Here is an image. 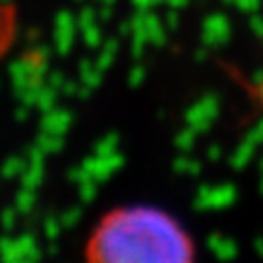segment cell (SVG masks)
<instances>
[{
    "label": "cell",
    "mask_w": 263,
    "mask_h": 263,
    "mask_svg": "<svg viewBox=\"0 0 263 263\" xmlns=\"http://www.w3.org/2000/svg\"><path fill=\"white\" fill-rule=\"evenodd\" d=\"M89 259L122 263H184L195 257L178 220L152 205H130L108 214L89 240Z\"/></svg>",
    "instance_id": "1"
},
{
    "label": "cell",
    "mask_w": 263,
    "mask_h": 263,
    "mask_svg": "<svg viewBox=\"0 0 263 263\" xmlns=\"http://www.w3.org/2000/svg\"><path fill=\"white\" fill-rule=\"evenodd\" d=\"M48 73H50V60L35 58L31 52L21 56V58H15L9 64V77H11L15 96L29 89V87L46 83Z\"/></svg>",
    "instance_id": "2"
},
{
    "label": "cell",
    "mask_w": 263,
    "mask_h": 263,
    "mask_svg": "<svg viewBox=\"0 0 263 263\" xmlns=\"http://www.w3.org/2000/svg\"><path fill=\"white\" fill-rule=\"evenodd\" d=\"M238 199V191L234 184L230 182H222V184H201L197 189V195L193 199V210L195 212H224L228 208L234 205V201Z\"/></svg>",
    "instance_id": "3"
},
{
    "label": "cell",
    "mask_w": 263,
    "mask_h": 263,
    "mask_svg": "<svg viewBox=\"0 0 263 263\" xmlns=\"http://www.w3.org/2000/svg\"><path fill=\"white\" fill-rule=\"evenodd\" d=\"M220 98L216 93H205L201 100L193 102L186 112H184V120L186 126H191L195 133H205L212 128V124L216 122V118L220 116Z\"/></svg>",
    "instance_id": "4"
},
{
    "label": "cell",
    "mask_w": 263,
    "mask_h": 263,
    "mask_svg": "<svg viewBox=\"0 0 263 263\" xmlns=\"http://www.w3.org/2000/svg\"><path fill=\"white\" fill-rule=\"evenodd\" d=\"M126 158L120 154V152H114L110 156H100V154H93V156H87L83 162H81V168L87 172L89 178H93L96 182H106L110 180L122 166H124Z\"/></svg>",
    "instance_id": "5"
},
{
    "label": "cell",
    "mask_w": 263,
    "mask_h": 263,
    "mask_svg": "<svg viewBox=\"0 0 263 263\" xmlns=\"http://www.w3.org/2000/svg\"><path fill=\"white\" fill-rule=\"evenodd\" d=\"M230 35H232V25H230V19L222 13H212L203 19V25H201V42L203 46H208L210 50H216L224 44L230 42Z\"/></svg>",
    "instance_id": "6"
},
{
    "label": "cell",
    "mask_w": 263,
    "mask_h": 263,
    "mask_svg": "<svg viewBox=\"0 0 263 263\" xmlns=\"http://www.w3.org/2000/svg\"><path fill=\"white\" fill-rule=\"evenodd\" d=\"M77 17L69 11H60L54 19V50L64 56L69 54L73 44H75V37H77Z\"/></svg>",
    "instance_id": "7"
},
{
    "label": "cell",
    "mask_w": 263,
    "mask_h": 263,
    "mask_svg": "<svg viewBox=\"0 0 263 263\" xmlns=\"http://www.w3.org/2000/svg\"><path fill=\"white\" fill-rule=\"evenodd\" d=\"M25 160H27V164H25V170L21 174V186L37 191L40 184L44 182V176H46V154L33 143L31 147H27Z\"/></svg>",
    "instance_id": "8"
},
{
    "label": "cell",
    "mask_w": 263,
    "mask_h": 263,
    "mask_svg": "<svg viewBox=\"0 0 263 263\" xmlns=\"http://www.w3.org/2000/svg\"><path fill=\"white\" fill-rule=\"evenodd\" d=\"M73 124V114L64 108H52L48 112H42V120H40V128L52 135H60L64 137L69 133V128Z\"/></svg>",
    "instance_id": "9"
},
{
    "label": "cell",
    "mask_w": 263,
    "mask_h": 263,
    "mask_svg": "<svg viewBox=\"0 0 263 263\" xmlns=\"http://www.w3.org/2000/svg\"><path fill=\"white\" fill-rule=\"evenodd\" d=\"M205 247H208V249L212 251V255H214L216 259H220V261H232V259H236V255H238V245H236L230 236H224V234H220V232L210 234L208 240H205Z\"/></svg>",
    "instance_id": "10"
},
{
    "label": "cell",
    "mask_w": 263,
    "mask_h": 263,
    "mask_svg": "<svg viewBox=\"0 0 263 263\" xmlns=\"http://www.w3.org/2000/svg\"><path fill=\"white\" fill-rule=\"evenodd\" d=\"M17 242V263H37L44 257V251L33 234H21L15 238Z\"/></svg>",
    "instance_id": "11"
},
{
    "label": "cell",
    "mask_w": 263,
    "mask_h": 263,
    "mask_svg": "<svg viewBox=\"0 0 263 263\" xmlns=\"http://www.w3.org/2000/svg\"><path fill=\"white\" fill-rule=\"evenodd\" d=\"M145 31H147V40L152 46L156 48H164L168 42V27L164 23V19H160L156 13L145 11Z\"/></svg>",
    "instance_id": "12"
},
{
    "label": "cell",
    "mask_w": 263,
    "mask_h": 263,
    "mask_svg": "<svg viewBox=\"0 0 263 263\" xmlns=\"http://www.w3.org/2000/svg\"><path fill=\"white\" fill-rule=\"evenodd\" d=\"M102 77H104V71L98 69L96 60H87L83 58L79 62V81L91 89H98L102 85Z\"/></svg>",
    "instance_id": "13"
},
{
    "label": "cell",
    "mask_w": 263,
    "mask_h": 263,
    "mask_svg": "<svg viewBox=\"0 0 263 263\" xmlns=\"http://www.w3.org/2000/svg\"><path fill=\"white\" fill-rule=\"evenodd\" d=\"M255 152H257V145H253L249 139H242L236 145V149L232 152V156H230L232 170H245L251 164V160L255 158Z\"/></svg>",
    "instance_id": "14"
},
{
    "label": "cell",
    "mask_w": 263,
    "mask_h": 263,
    "mask_svg": "<svg viewBox=\"0 0 263 263\" xmlns=\"http://www.w3.org/2000/svg\"><path fill=\"white\" fill-rule=\"evenodd\" d=\"M118 56V40L116 37H110L106 40L102 46H100V52H98V58H96V64H98V69L100 71H108L112 69V64Z\"/></svg>",
    "instance_id": "15"
},
{
    "label": "cell",
    "mask_w": 263,
    "mask_h": 263,
    "mask_svg": "<svg viewBox=\"0 0 263 263\" xmlns=\"http://www.w3.org/2000/svg\"><path fill=\"white\" fill-rule=\"evenodd\" d=\"M35 145H37L46 156H50V154L62 152L64 139H62L60 135H52V133H46V130H42V133L37 135V139H35Z\"/></svg>",
    "instance_id": "16"
},
{
    "label": "cell",
    "mask_w": 263,
    "mask_h": 263,
    "mask_svg": "<svg viewBox=\"0 0 263 263\" xmlns=\"http://www.w3.org/2000/svg\"><path fill=\"white\" fill-rule=\"evenodd\" d=\"M37 203V195L33 189H27V186H21V191L17 193L15 197V208L19 214H31L33 208Z\"/></svg>",
    "instance_id": "17"
},
{
    "label": "cell",
    "mask_w": 263,
    "mask_h": 263,
    "mask_svg": "<svg viewBox=\"0 0 263 263\" xmlns=\"http://www.w3.org/2000/svg\"><path fill=\"white\" fill-rule=\"evenodd\" d=\"M172 168H174V172H178V174H201V170H203V164L199 162V160H193V158H189L186 154H182V156H178V158H174V162H172Z\"/></svg>",
    "instance_id": "18"
},
{
    "label": "cell",
    "mask_w": 263,
    "mask_h": 263,
    "mask_svg": "<svg viewBox=\"0 0 263 263\" xmlns=\"http://www.w3.org/2000/svg\"><path fill=\"white\" fill-rule=\"evenodd\" d=\"M25 164H27L25 158H21V156H11V158L5 160L3 168H0V174H3L7 180H11V178H21V174H23V170H25Z\"/></svg>",
    "instance_id": "19"
},
{
    "label": "cell",
    "mask_w": 263,
    "mask_h": 263,
    "mask_svg": "<svg viewBox=\"0 0 263 263\" xmlns=\"http://www.w3.org/2000/svg\"><path fill=\"white\" fill-rule=\"evenodd\" d=\"M81 40L83 44L89 48V50H100V46L104 44V33H102V27L98 23H91L87 27L81 29Z\"/></svg>",
    "instance_id": "20"
},
{
    "label": "cell",
    "mask_w": 263,
    "mask_h": 263,
    "mask_svg": "<svg viewBox=\"0 0 263 263\" xmlns=\"http://www.w3.org/2000/svg\"><path fill=\"white\" fill-rule=\"evenodd\" d=\"M118 143H120V137L118 133H106L104 137H100L93 145V154H100V156H110L114 152H118Z\"/></svg>",
    "instance_id": "21"
},
{
    "label": "cell",
    "mask_w": 263,
    "mask_h": 263,
    "mask_svg": "<svg viewBox=\"0 0 263 263\" xmlns=\"http://www.w3.org/2000/svg\"><path fill=\"white\" fill-rule=\"evenodd\" d=\"M197 135H199V133H195V130H193L191 126H186V128L178 130V133H176V137H174V147H176L178 152H182V154L191 152V149L195 147Z\"/></svg>",
    "instance_id": "22"
},
{
    "label": "cell",
    "mask_w": 263,
    "mask_h": 263,
    "mask_svg": "<svg viewBox=\"0 0 263 263\" xmlns=\"http://www.w3.org/2000/svg\"><path fill=\"white\" fill-rule=\"evenodd\" d=\"M56 96H58V91H56L54 87H50L48 83H44V87H42V91H40V96H37L35 108H37L40 112H48V110L56 108Z\"/></svg>",
    "instance_id": "23"
},
{
    "label": "cell",
    "mask_w": 263,
    "mask_h": 263,
    "mask_svg": "<svg viewBox=\"0 0 263 263\" xmlns=\"http://www.w3.org/2000/svg\"><path fill=\"white\" fill-rule=\"evenodd\" d=\"M0 259L5 263H17V242L11 234L0 238Z\"/></svg>",
    "instance_id": "24"
},
{
    "label": "cell",
    "mask_w": 263,
    "mask_h": 263,
    "mask_svg": "<svg viewBox=\"0 0 263 263\" xmlns=\"http://www.w3.org/2000/svg\"><path fill=\"white\" fill-rule=\"evenodd\" d=\"M42 226H44V234H46L48 240H56L64 230V226L60 222V216H46Z\"/></svg>",
    "instance_id": "25"
},
{
    "label": "cell",
    "mask_w": 263,
    "mask_h": 263,
    "mask_svg": "<svg viewBox=\"0 0 263 263\" xmlns=\"http://www.w3.org/2000/svg\"><path fill=\"white\" fill-rule=\"evenodd\" d=\"M98 184L93 178H87L83 182L77 184V191H79V197H81V201L83 203H93L96 201V197H98Z\"/></svg>",
    "instance_id": "26"
},
{
    "label": "cell",
    "mask_w": 263,
    "mask_h": 263,
    "mask_svg": "<svg viewBox=\"0 0 263 263\" xmlns=\"http://www.w3.org/2000/svg\"><path fill=\"white\" fill-rule=\"evenodd\" d=\"M81 220H83V210H81V208H69V210H64V212L60 214V222H62L64 230L75 228Z\"/></svg>",
    "instance_id": "27"
},
{
    "label": "cell",
    "mask_w": 263,
    "mask_h": 263,
    "mask_svg": "<svg viewBox=\"0 0 263 263\" xmlns=\"http://www.w3.org/2000/svg\"><path fill=\"white\" fill-rule=\"evenodd\" d=\"M145 77H147V71H145L143 64H133L130 71H128V85L137 89L145 83Z\"/></svg>",
    "instance_id": "28"
},
{
    "label": "cell",
    "mask_w": 263,
    "mask_h": 263,
    "mask_svg": "<svg viewBox=\"0 0 263 263\" xmlns=\"http://www.w3.org/2000/svg\"><path fill=\"white\" fill-rule=\"evenodd\" d=\"M91 23H98V11H96V9H91V7H83V9L79 11V15H77L79 31H81L83 27L91 25Z\"/></svg>",
    "instance_id": "29"
},
{
    "label": "cell",
    "mask_w": 263,
    "mask_h": 263,
    "mask_svg": "<svg viewBox=\"0 0 263 263\" xmlns=\"http://www.w3.org/2000/svg\"><path fill=\"white\" fill-rule=\"evenodd\" d=\"M17 216H19L17 208H7V210H3V214H0V226H3L7 232H11V230L17 226Z\"/></svg>",
    "instance_id": "30"
},
{
    "label": "cell",
    "mask_w": 263,
    "mask_h": 263,
    "mask_svg": "<svg viewBox=\"0 0 263 263\" xmlns=\"http://www.w3.org/2000/svg\"><path fill=\"white\" fill-rule=\"evenodd\" d=\"M245 139H249L253 145H263V118H259L249 130H247V135H245Z\"/></svg>",
    "instance_id": "31"
},
{
    "label": "cell",
    "mask_w": 263,
    "mask_h": 263,
    "mask_svg": "<svg viewBox=\"0 0 263 263\" xmlns=\"http://www.w3.org/2000/svg\"><path fill=\"white\" fill-rule=\"evenodd\" d=\"M261 5H263V0H236V3H234V7H236L240 13H245V15L259 13Z\"/></svg>",
    "instance_id": "32"
},
{
    "label": "cell",
    "mask_w": 263,
    "mask_h": 263,
    "mask_svg": "<svg viewBox=\"0 0 263 263\" xmlns=\"http://www.w3.org/2000/svg\"><path fill=\"white\" fill-rule=\"evenodd\" d=\"M249 29L253 31L255 37H261L263 40V17L259 13H253L249 17Z\"/></svg>",
    "instance_id": "33"
},
{
    "label": "cell",
    "mask_w": 263,
    "mask_h": 263,
    "mask_svg": "<svg viewBox=\"0 0 263 263\" xmlns=\"http://www.w3.org/2000/svg\"><path fill=\"white\" fill-rule=\"evenodd\" d=\"M64 81H67V77H64L62 73H58V71H50V73H48V77H46V83H48L50 87H54L56 91H60V89H62Z\"/></svg>",
    "instance_id": "34"
},
{
    "label": "cell",
    "mask_w": 263,
    "mask_h": 263,
    "mask_svg": "<svg viewBox=\"0 0 263 263\" xmlns=\"http://www.w3.org/2000/svg\"><path fill=\"white\" fill-rule=\"evenodd\" d=\"M137 11H152L158 5H164V0H130Z\"/></svg>",
    "instance_id": "35"
},
{
    "label": "cell",
    "mask_w": 263,
    "mask_h": 263,
    "mask_svg": "<svg viewBox=\"0 0 263 263\" xmlns=\"http://www.w3.org/2000/svg\"><path fill=\"white\" fill-rule=\"evenodd\" d=\"M89 176H87V172L81 168V166H75V168H71L69 170V180L73 182V184H79V182H83V180H87Z\"/></svg>",
    "instance_id": "36"
},
{
    "label": "cell",
    "mask_w": 263,
    "mask_h": 263,
    "mask_svg": "<svg viewBox=\"0 0 263 263\" xmlns=\"http://www.w3.org/2000/svg\"><path fill=\"white\" fill-rule=\"evenodd\" d=\"M79 85H81V83H77V81H73V79H67V81H64V85H62V89H60V93H64L67 98H77Z\"/></svg>",
    "instance_id": "37"
},
{
    "label": "cell",
    "mask_w": 263,
    "mask_h": 263,
    "mask_svg": "<svg viewBox=\"0 0 263 263\" xmlns=\"http://www.w3.org/2000/svg\"><path fill=\"white\" fill-rule=\"evenodd\" d=\"M164 23H166V27H168V29H176V27L180 25L178 11H176V9H170V11H168V15L164 17Z\"/></svg>",
    "instance_id": "38"
},
{
    "label": "cell",
    "mask_w": 263,
    "mask_h": 263,
    "mask_svg": "<svg viewBox=\"0 0 263 263\" xmlns=\"http://www.w3.org/2000/svg\"><path fill=\"white\" fill-rule=\"evenodd\" d=\"M112 17H114V9H112V5H102V9L98 11V21L108 23V21H112Z\"/></svg>",
    "instance_id": "39"
},
{
    "label": "cell",
    "mask_w": 263,
    "mask_h": 263,
    "mask_svg": "<svg viewBox=\"0 0 263 263\" xmlns=\"http://www.w3.org/2000/svg\"><path fill=\"white\" fill-rule=\"evenodd\" d=\"M31 54H33L35 58L50 60V48H48V46H35V48H31Z\"/></svg>",
    "instance_id": "40"
},
{
    "label": "cell",
    "mask_w": 263,
    "mask_h": 263,
    "mask_svg": "<svg viewBox=\"0 0 263 263\" xmlns=\"http://www.w3.org/2000/svg\"><path fill=\"white\" fill-rule=\"evenodd\" d=\"M205 156L210 158V162H218L222 158V147L220 145H210L208 152H205Z\"/></svg>",
    "instance_id": "41"
},
{
    "label": "cell",
    "mask_w": 263,
    "mask_h": 263,
    "mask_svg": "<svg viewBox=\"0 0 263 263\" xmlns=\"http://www.w3.org/2000/svg\"><path fill=\"white\" fill-rule=\"evenodd\" d=\"M251 85H253L255 89L263 87V69H259V71H255V73L251 75Z\"/></svg>",
    "instance_id": "42"
},
{
    "label": "cell",
    "mask_w": 263,
    "mask_h": 263,
    "mask_svg": "<svg viewBox=\"0 0 263 263\" xmlns=\"http://www.w3.org/2000/svg\"><path fill=\"white\" fill-rule=\"evenodd\" d=\"M15 118H17L19 122H23V120H27V118H29V106H25V104H21V106L17 108V112H15Z\"/></svg>",
    "instance_id": "43"
},
{
    "label": "cell",
    "mask_w": 263,
    "mask_h": 263,
    "mask_svg": "<svg viewBox=\"0 0 263 263\" xmlns=\"http://www.w3.org/2000/svg\"><path fill=\"white\" fill-rule=\"evenodd\" d=\"M118 37H130V21H120V25H118Z\"/></svg>",
    "instance_id": "44"
},
{
    "label": "cell",
    "mask_w": 263,
    "mask_h": 263,
    "mask_svg": "<svg viewBox=\"0 0 263 263\" xmlns=\"http://www.w3.org/2000/svg\"><path fill=\"white\" fill-rule=\"evenodd\" d=\"M164 5H168L170 9L180 11V9H184V7L189 5V0H164Z\"/></svg>",
    "instance_id": "45"
},
{
    "label": "cell",
    "mask_w": 263,
    "mask_h": 263,
    "mask_svg": "<svg viewBox=\"0 0 263 263\" xmlns=\"http://www.w3.org/2000/svg\"><path fill=\"white\" fill-rule=\"evenodd\" d=\"M208 52H210V48H208V46H201L199 50L195 52V60H197V62H203L205 56H208Z\"/></svg>",
    "instance_id": "46"
},
{
    "label": "cell",
    "mask_w": 263,
    "mask_h": 263,
    "mask_svg": "<svg viewBox=\"0 0 263 263\" xmlns=\"http://www.w3.org/2000/svg\"><path fill=\"white\" fill-rule=\"evenodd\" d=\"M253 249H255V253H257V255H261V257H263V238H255Z\"/></svg>",
    "instance_id": "47"
},
{
    "label": "cell",
    "mask_w": 263,
    "mask_h": 263,
    "mask_svg": "<svg viewBox=\"0 0 263 263\" xmlns=\"http://www.w3.org/2000/svg\"><path fill=\"white\" fill-rule=\"evenodd\" d=\"M46 253L48 255H58V245H56V240H50V245H48V249H46Z\"/></svg>",
    "instance_id": "48"
},
{
    "label": "cell",
    "mask_w": 263,
    "mask_h": 263,
    "mask_svg": "<svg viewBox=\"0 0 263 263\" xmlns=\"http://www.w3.org/2000/svg\"><path fill=\"white\" fill-rule=\"evenodd\" d=\"M100 3H102V5H114L116 0H100Z\"/></svg>",
    "instance_id": "49"
},
{
    "label": "cell",
    "mask_w": 263,
    "mask_h": 263,
    "mask_svg": "<svg viewBox=\"0 0 263 263\" xmlns=\"http://www.w3.org/2000/svg\"><path fill=\"white\" fill-rule=\"evenodd\" d=\"M222 3H226V5H234L236 0H222Z\"/></svg>",
    "instance_id": "50"
},
{
    "label": "cell",
    "mask_w": 263,
    "mask_h": 263,
    "mask_svg": "<svg viewBox=\"0 0 263 263\" xmlns=\"http://www.w3.org/2000/svg\"><path fill=\"white\" fill-rule=\"evenodd\" d=\"M259 191L263 193V178H261V184H259Z\"/></svg>",
    "instance_id": "51"
},
{
    "label": "cell",
    "mask_w": 263,
    "mask_h": 263,
    "mask_svg": "<svg viewBox=\"0 0 263 263\" xmlns=\"http://www.w3.org/2000/svg\"><path fill=\"white\" fill-rule=\"evenodd\" d=\"M7 3H11V0H0V5H7Z\"/></svg>",
    "instance_id": "52"
},
{
    "label": "cell",
    "mask_w": 263,
    "mask_h": 263,
    "mask_svg": "<svg viewBox=\"0 0 263 263\" xmlns=\"http://www.w3.org/2000/svg\"><path fill=\"white\" fill-rule=\"evenodd\" d=\"M259 166H261V170H263V160H261V164H259Z\"/></svg>",
    "instance_id": "53"
},
{
    "label": "cell",
    "mask_w": 263,
    "mask_h": 263,
    "mask_svg": "<svg viewBox=\"0 0 263 263\" xmlns=\"http://www.w3.org/2000/svg\"><path fill=\"white\" fill-rule=\"evenodd\" d=\"M75 3H83V0H75Z\"/></svg>",
    "instance_id": "54"
}]
</instances>
